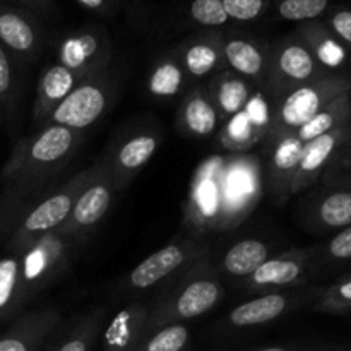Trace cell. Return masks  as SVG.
Returning <instances> with one entry per match:
<instances>
[{
    "label": "cell",
    "instance_id": "cell-3",
    "mask_svg": "<svg viewBox=\"0 0 351 351\" xmlns=\"http://www.w3.org/2000/svg\"><path fill=\"white\" fill-rule=\"evenodd\" d=\"M225 288L213 269L208 254L173 278L153 307H149L147 332L201 317L221 302Z\"/></svg>",
    "mask_w": 351,
    "mask_h": 351
},
{
    "label": "cell",
    "instance_id": "cell-25",
    "mask_svg": "<svg viewBox=\"0 0 351 351\" xmlns=\"http://www.w3.org/2000/svg\"><path fill=\"white\" fill-rule=\"evenodd\" d=\"M77 82L79 79L64 65L53 64L45 69L38 79L33 112H31L34 125L43 127L53 110L64 101L65 96L74 89Z\"/></svg>",
    "mask_w": 351,
    "mask_h": 351
},
{
    "label": "cell",
    "instance_id": "cell-12",
    "mask_svg": "<svg viewBox=\"0 0 351 351\" xmlns=\"http://www.w3.org/2000/svg\"><path fill=\"white\" fill-rule=\"evenodd\" d=\"M57 58V64L64 65L81 81L108 69L112 43L103 27L86 26L65 34L58 41Z\"/></svg>",
    "mask_w": 351,
    "mask_h": 351
},
{
    "label": "cell",
    "instance_id": "cell-18",
    "mask_svg": "<svg viewBox=\"0 0 351 351\" xmlns=\"http://www.w3.org/2000/svg\"><path fill=\"white\" fill-rule=\"evenodd\" d=\"M304 146L305 144L295 134H288L273 143L264 144L267 154V189L274 201L280 204L291 197V185Z\"/></svg>",
    "mask_w": 351,
    "mask_h": 351
},
{
    "label": "cell",
    "instance_id": "cell-8",
    "mask_svg": "<svg viewBox=\"0 0 351 351\" xmlns=\"http://www.w3.org/2000/svg\"><path fill=\"white\" fill-rule=\"evenodd\" d=\"M328 74L332 72L321 67L300 38H287L269 50L266 82L263 89H266L267 95L276 101L291 89Z\"/></svg>",
    "mask_w": 351,
    "mask_h": 351
},
{
    "label": "cell",
    "instance_id": "cell-14",
    "mask_svg": "<svg viewBox=\"0 0 351 351\" xmlns=\"http://www.w3.org/2000/svg\"><path fill=\"white\" fill-rule=\"evenodd\" d=\"M324 287H305L293 288V290L273 291V293H263L261 297L243 302L239 307L233 308L228 314L226 321L232 328H254L273 322L281 315L288 314L293 308L304 304H314L322 293Z\"/></svg>",
    "mask_w": 351,
    "mask_h": 351
},
{
    "label": "cell",
    "instance_id": "cell-26",
    "mask_svg": "<svg viewBox=\"0 0 351 351\" xmlns=\"http://www.w3.org/2000/svg\"><path fill=\"white\" fill-rule=\"evenodd\" d=\"M298 38L311 50L321 67L329 72H345L343 69L350 64L351 51L331 33L326 24L308 21L298 29Z\"/></svg>",
    "mask_w": 351,
    "mask_h": 351
},
{
    "label": "cell",
    "instance_id": "cell-29",
    "mask_svg": "<svg viewBox=\"0 0 351 351\" xmlns=\"http://www.w3.org/2000/svg\"><path fill=\"white\" fill-rule=\"evenodd\" d=\"M269 257L271 249L263 240H240L225 252L221 259V269L225 271L226 276L235 278V280H247Z\"/></svg>",
    "mask_w": 351,
    "mask_h": 351
},
{
    "label": "cell",
    "instance_id": "cell-10",
    "mask_svg": "<svg viewBox=\"0 0 351 351\" xmlns=\"http://www.w3.org/2000/svg\"><path fill=\"white\" fill-rule=\"evenodd\" d=\"M274 99L266 89H254L242 112L230 117L218 132L219 146L230 153H245L263 144L273 120Z\"/></svg>",
    "mask_w": 351,
    "mask_h": 351
},
{
    "label": "cell",
    "instance_id": "cell-20",
    "mask_svg": "<svg viewBox=\"0 0 351 351\" xmlns=\"http://www.w3.org/2000/svg\"><path fill=\"white\" fill-rule=\"evenodd\" d=\"M60 322L57 308L27 312L0 336V351H41Z\"/></svg>",
    "mask_w": 351,
    "mask_h": 351
},
{
    "label": "cell",
    "instance_id": "cell-24",
    "mask_svg": "<svg viewBox=\"0 0 351 351\" xmlns=\"http://www.w3.org/2000/svg\"><path fill=\"white\" fill-rule=\"evenodd\" d=\"M223 57L226 69L242 75L245 81L264 88L269 51L257 41L243 36L223 38Z\"/></svg>",
    "mask_w": 351,
    "mask_h": 351
},
{
    "label": "cell",
    "instance_id": "cell-5",
    "mask_svg": "<svg viewBox=\"0 0 351 351\" xmlns=\"http://www.w3.org/2000/svg\"><path fill=\"white\" fill-rule=\"evenodd\" d=\"M88 242L89 237L77 235L60 226L34 240L19 254L27 304L64 276L79 250Z\"/></svg>",
    "mask_w": 351,
    "mask_h": 351
},
{
    "label": "cell",
    "instance_id": "cell-9",
    "mask_svg": "<svg viewBox=\"0 0 351 351\" xmlns=\"http://www.w3.org/2000/svg\"><path fill=\"white\" fill-rule=\"evenodd\" d=\"M209 254V247L197 239L175 240L137 264L123 281L125 291H146L170 283L187 267Z\"/></svg>",
    "mask_w": 351,
    "mask_h": 351
},
{
    "label": "cell",
    "instance_id": "cell-41",
    "mask_svg": "<svg viewBox=\"0 0 351 351\" xmlns=\"http://www.w3.org/2000/svg\"><path fill=\"white\" fill-rule=\"evenodd\" d=\"M17 2L24 3L29 10H36V12H43V14H53L55 5L53 0H17Z\"/></svg>",
    "mask_w": 351,
    "mask_h": 351
},
{
    "label": "cell",
    "instance_id": "cell-37",
    "mask_svg": "<svg viewBox=\"0 0 351 351\" xmlns=\"http://www.w3.org/2000/svg\"><path fill=\"white\" fill-rule=\"evenodd\" d=\"M328 7L329 0H281L278 3V14L285 21L308 23L322 16Z\"/></svg>",
    "mask_w": 351,
    "mask_h": 351
},
{
    "label": "cell",
    "instance_id": "cell-11",
    "mask_svg": "<svg viewBox=\"0 0 351 351\" xmlns=\"http://www.w3.org/2000/svg\"><path fill=\"white\" fill-rule=\"evenodd\" d=\"M115 192L110 158L106 154V156L99 158L93 163L91 177L86 182L67 221L62 226L77 233V235L91 237L96 226L101 223L106 213L110 211Z\"/></svg>",
    "mask_w": 351,
    "mask_h": 351
},
{
    "label": "cell",
    "instance_id": "cell-42",
    "mask_svg": "<svg viewBox=\"0 0 351 351\" xmlns=\"http://www.w3.org/2000/svg\"><path fill=\"white\" fill-rule=\"evenodd\" d=\"M75 2L84 7V9L95 10V12L106 14L112 10V0H75Z\"/></svg>",
    "mask_w": 351,
    "mask_h": 351
},
{
    "label": "cell",
    "instance_id": "cell-13",
    "mask_svg": "<svg viewBox=\"0 0 351 351\" xmlns=\"http://www.w3.org/2000/svg\"><path fill=\"white\" fill-rule=\"evenodd\" d=\"M314 274L312 249H295L280 256H271L247 278L245 287L249 291L261 293L293 290L308 285Z\"/></svg>",
    "mask_w": 351,
    "mask_h": 351
},
{
    "label": "cell",
    "instance_id": "cell-4",
    "mask_svg": "<svg viewBox=\"0 0 351 351\" xmlns=\"http://www.w3.org/2000/svg\"><path fill=\"white\" fill-rule=\"evenodd\" d=\"M91 171L93 165H89L79 173L55 185L51 191L41 195L34 204L24 209L23 215L14 225L12 232L9 233V240L5 245L7 252L21 254L45 233L60 228L67 221L79 194L91 177Z\"/></svg>",
    "mask_w": 351,
    "mask_h": 351
},
{
    "label": "cell",
    "instance_id": "cell-35",
    "mask_svg": "<svg viewBox=\"0 0 351 351\" xmlns=\"http://www.w3.org/2000/svg\"><path fill=\"white\" fill-rule=\"evenodd\" d=\"M17 62L7 53L5 48L0 45V108L12 119L17 112L19 101V75H17Z\"/></svg>",
    "mask_w": 351,
    "mask_h": 351
},
{
    "label": "cell",
    "instance_id": "cell-22",
    "mask_svg": "<svg viewBox=\"0 0 351 351\" xmlns=\"http://www.w3.org/2000/svg\"><path fill=\"white\" fill-rule=\"evenodd\" d=\"M177 123L180 132L192 139H208L219 132L223 122L209 98L208 89L194 86L185 93L178 110Z\"/></svg>",
    "mask_w": 351,
    "mask_h": 351
},
{
    "label": "cell",
    "instance_id": "cell-32",
    "mask_svg": "<svg viewBox=\"0 0 351 351\" xmlns=\"http://www.w3.org/2000/svg\"><path fill=\"white\" fill-rule=\"evenodd\" d=\"M103 322H105V308H95L88 315L79 319L67 336L50 351H91L101 335Z\"/></svg>",
    "mask_w": 351,
    "mask_h": 351
},
{
    "label": "cell",
    "instance_id": "cell-38",
    "mask_svg": "<svg viewBox=\"0 0 351 351\" xmlns=\"http://www.w3.org/2000/svg\"><path fill=\"white\" fill-rule=\"evenodd\" d=\"M191 17L201 26L218 27L228 23L223 0H192Z\"/></svg>",
    "mask_w": 351,
    "mask_h": 351
},
{
    "label": "cell",
    "instance_id": "cell-30",
    "mask_svg": "<svg viewBox=\"0 0 351 351\" xmlns=\"http://www.w3.org/2000/svg\"><path fill=\"white\" fill-rule=\"evenodd\" d=\"M189 75L185 74L177 53H168L154 62L153 69L147 74L146 88L153 98L171 99L180 95L187 82Z\"/></svg>",
    "mask_w": 351,
    "mask_h": 351
},
{
    "label": "cell",
    "instance_id": "cell-28",
    "mask_svg": "<svg viewBox=\"0 0 351 351\" xmlns=\"http://www.w3.org/2000/svg\"><path fill=\"white\" fill-rule=\"evenodd\" d=\"M26 304L21 256L7 254L0 259V321L16 317Z\"/></svg>",
    "mask_w": 351,
    "mask_h": 351
},
{
    "label": "cell",
    "instance_id": "cell-17",
    "mask_svg": "<svg viewBox=\"0 0 351 351\" xmlns=\"http://www.w3.org/2000/svg\"><path fill=\"white\" fill-rule=\"evenodd\" d=\"M305 223L314 233H336L351 226V185H331L305 204Z\"/></svg>",
    "mask_w": 351,
    "mask_h": 351
},
{
    "label": "cell",
    "instance_id": "cell-39",
    "mask_svg": "<svg viewBox=\"0 0 351 351\" xmlns=\"http://www.w3.org/2000/svg\"><path fill=\"white\" fill-rule=\"evenodd\" d=\"M223 7L228 19L247 23L263 16L267 0H223Z\"/></svg>",
    "mask_w": 351,
    "mask_h": 351
},
{
    "label": "cell",
    "instance_id": "cell-43",
    "mask_svg": "<svg viewBox=\"0 0 351 351\" xmlns=\"http://www.w3.org/2000/svg\"><path fill=\"white\" fill-rule=\"evenodd\" d=\"M257 351H291V350L283 348V346H271V348H264V350H257Z\"/></svg>",
    "mask_w": 351,
    "mask_h": 351
},
{
    "label": "cell",
    "instance_id": "cell-19",
    "mask_svg": "<svg viewBox=\"0 0 351 351\" xmlns=\"http://www.w3.org/2000/svg\"><path fill=\"white\" fill-rule=\"evenodd\" d=\"M161 143L158 132H137L123 139L112 153H108L115 191H125L130 182L151 161Z\"/></svg>",
    "mask_w": 351,
    "mask_h": 351
},
{
    "label": "cell",
    "instance_id": "cell-7",
    "mask_svg": "<svg viewBox=\"0 0 351 351\" xmlns=\"http://www.w3.org/2000/svg\"><path fill=\"white\" fill-rule=\"evenodd\" d=\"M115 86L117 81L108 69L81 79L65 96L64 101L53 110L45 125H60L84 132L110 108V103L115 96Z\"/></svg>",
    "mask_w": 351,
    "mask_h": 351
},
{
    "label": "cell",
    "instance_id": "cell-21",
    "mask_svg": "<svg viewBox=\"0 0 351 351\" xmlns=\"http://www.w3.org/2000/svg\"><path fill=\"white\" fill-rule=\"evenodd\" d=\"M149 307L143 302L123 305L103 329L105 351H136L147 336Z\"/></svg>",
    "mask_w": 351,
    "mask_h": 351
},
{
    "label": "cell",
    "instance_id": "cell-34",
    "mask_svg": "<svg viewBox=\"0 0 351 351\" xmlns=\"http://www.w3.org/2000/svg\"><path fill=\"white\" fill-rule=\"evenodd\" d=\"M191 343V331L185 324H168L147 332L136 351H185Z\"/></svg>",
    "mask_w": 351,
    "mask_h": 351
},
{
    "label": "cell",
    "instance_id": "cell-31",
    "mask_svg": "<svg viewBox=\"0 0 351 351\" xmlns=\"http://www.w3.org/2000/svg\"><path fill=\"white\" fill-rule=\"evenodd\" d=\"M351 120V93L339 96L332 103H329L326 108H322L317 115L312 117L308 122L298 127L295 130V136L302 141L304 144L311 143V141L317 139V137L324 136V134L331 132L336 127L343 125V123Z\"/></svg>",
    "mask_w": 351,
    "mask_h": 351
},
{
    "label": "cell",
    "instance_id": "cell-36",
    "mask_svg": "<svg viewBox=\"0 0 351 351\" xmlns=\"http://www.w3.org/2000/svg\"><path fill=\"white\" fill-rule=\"evenodd\" d=\"M312 308L331 315L348 314L351 311V274L324 287L317 300L312 304Z\"/></svg>",
    "mask_w": 351,
    "mask_h": 351
},
{
    "label": "cell",
    "instance_id": "cell-16",
    "mask_svg": "<svg viewBox=\"0 0 351 351\" xmlns=\"http://www.w3.org/2000/svg\"><path fill=\"white\" fill-rule=\"evenodd\" d=\"M351 139V120L336 127L331 132L311 141L304 146L300 163H298L297 175L291 185V195L307 191L312 185L317 184L324 171L335 163L336 156L341 147Z\"/></svg>",
    "mask_w": 351,
    "mask_h": 351
},
{
    "label": "cell",
    "instance_id": "cell-15",
    "mask_svg": "<svg viewBox=\"0 0 351 351\" xmlns=\"http://www.w3.org/2000/svg\"><path fill=\"white\" fill-rule=\"evenodd\" d=\"M0 45L16 62H34L45 47L43 29L31 10L0 5Z\"/></svg>",
    "mask_w": 351,
    "mask_h": 351
},
{
    "label": "cell",
    "instance_id": "cell-1",
    "mask_svg": "<svg viewBox=\"0 0 351 351\" xmlns=\"http://www.w3.org/2000/svg\"><path fill=\"white\" fill-rule=\"evenodd\" d=\"M81 143L82 132L60 125H43L17 141L0 173L5 184L0 195V235L12 232L24 209L58 185Z\"/></svg>",
    "mask_w": 351,
    "mask_h": 351
},
{
    "label": "cell",
    "instance_id": "cell-27",
    "mask_svg": "<svg viewBox=\"0 0 351 351\" xmlns=\"http://www.w3.org/2000/svg\"><path fill=\"white\" fill-rule=\"evenodd\" d=\"M206 89H208L209 98H211L215 108L218 110V115L223 123L230 117L242 112L254 91L249 81H245L242 75L235 74L230 69L213 75Z\"/></svg>",
    "mask_w": 351,
    "mask_h": 351
},
{
    "label": "cell",
    "instance_id": "cell-2",
    "mask_svg": "<svg viewBox=\"0 0 351 351\" xmlns=\"http://www.w3.org/2000/svg\"><path fill=\"white\" fill-rule=\"evenodd\" d=\"M261 197V165L254 156L209 158L199 167L185 209L199 230L239 225Z\"/></svg>",
    "mask_w": 351,
    "mask_h": 351
},
{
    "label": "cell",
    "instance_id": "cell-33",
    "mask_svg": "<svg viewBox=\"0 0 351 351\" xmlns=\"http://www.w3.org/2000/svg\"><path fill=\"white\" fill-rule=\"evenodd\" d=\"M312 261H314V273L322 267L338 266L351 261V226L336 232L326 243L312 247Z\"/></svg>",
    "mask_w": 351,
    "mask_h": 351
},
{
    "label": "cell",
    "instance_id": "cell-40",
    "mask_svg": "<svg viewBox=\"0 0 351 351\" xmlns=\"http://www.w3.org/2000/svg\"><path fill=\"white\" fill-rule=\"evenodd\" d=\"M328 27L351 51V9H339L329 16Z\"/></svg>",
    "mask_w": 351,
    "mask_h": 351
},
{
    "label": "cell",
    "instance_id": "cell-6",
    "mask_svg": "<svg viewBox=\"0 0 351 351\" xmlns=\"http://www.w3.org/2000/svg\"><path fill=\"white\" fill-rule=\"evenodd\" d=\"M346 93H351V74L348 72H332L291 89L274 101L273 120L263 146L293 134L298 127Z\"/></svg>",
    "mask_w": 351,
    "mask_h": 351
},
{
    "label": "cell",
    "instance_id": "cell-23",
    "mask_svg": "<svg viewBox=\"0 0 351 351\" xmlns=\"http://www.w3.org/2000/svg\"><path fill=\"white\" fill-rule=\"evenodd\" d=\"M175 53L185 74L192 79H211L226 69L223 38L218 34H199L189 38Z\"/></svg>",
    "mask_w": 351,
    "mask_h": 351
}]
</instances>
